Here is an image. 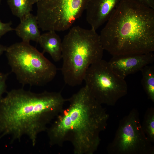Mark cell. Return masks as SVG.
Masks as SVG:
<instances>
[{"mask_svg":"<svg viewBox=\"0 0 154 154\" xmlns=\"http://www.w3.org/2000/svg\"><path fill=\"white\" fill-rule=\"evenodd\" d=\"M121 0H89L85 10L86 20L96 30L111 16Z\"/></svg>","mask_w":154,"mask_h":154,"instance_id":"10","label":"cell"},{"mask_svg":"<svg viewBox=\"0 0 154 154\" xmlns=\"http://www.w3.org/2000/svg\"><path fill=\"white\" fill-rule=\"evenodd\" d=\"M9 74V73L5 74L0 72V100L3 98V94L7 92L6 81Z\"/></svg>","mask_w":154,"mask_h":154,"instance_id":"16","label":"cell"},{"mask_svg":"<svg viewBox=\"0 0 154 154\" xmlns=\"http://www.w3.org/2000/svg\"><path fill=\"white\" fill-rule=\"evenodd\" d=\"M141 83L148 98L154 102V66L147 65L140 71Z\"/></svg>","mask_w":154,"mask_h":154,"instance_id":"13","label":"cell"},{"mask_svg":"<svg viewBox=\"0 0 154 154\" xmlns=\"http://www.w3.org/2000/svg\"><path fill=\"white\" fill-rule=\"evenodd\" d=\"M104 49L96 30L72 27L62 41V73L71 86L81 84L90 66L102 59Z\"/></svg>","mask_w":154,"mask_h":154,"instance_id":"4","label":"cell"},{"mask_svg":"<svg viewBox=\"0 0 154 154\" xmlns=\"http://www.w3.org/2000/svg\"><path fill=\"white\" fill-rule=\"evenodd\" d=\"M104 50L112 56L154 51V9L121 0L101 30Z\"/></svg>","mask_w":154,"mask_h":154,"instance_id":"3","label":"cell"},{"mask_svg":"<svg viewBox=\"0 0 154 154\" xmlns=\"http://www.w3.org/2000/svg\"><path fill=\"white\" fill-rule=\"evenodd\" d=\"M41 0H33V4L35 3H37Z\"/></svg>","mask_w":154,"mask_h":154,"instance_id":"20","label":"cell"},{"mask_svg":"<svg viewBox=\"0 0 154 154\" xmlns=\"http://www.w3.org/2000/svg\"><path fill=\"white\" fill-rule=\"evenodd\" d=\"M145 134L151 143L154 142V108H149L145 114L141 124Z\"/></svg>","mask_w":154,"mask_h":154,"instance_id":"15","label":"cell"},{"mask_svg":"<svg viewBox=\"0 0 154 154\" xmlns=\"http://www.w3.org/2000/svg\"><path fill=\"white\" fill-rule=\"evenodd\" d=\"M89 0H41L36 15L42 31H63L70 28L85 10Z\"/></svg>","mask_w":154,"mask_h":154,"instance_id":"7","label":"cell"},{"mask_svg":"<svg viewBox=\"0 0 154 154\" xmlns=\"http://www.w3.org/2000/svg\"><path fill=\"white\" fill-rule=\"evenodd\" d=\"M154 60V55L150 52L113 56L108 62L113 70L125 79L129 75L140 71Z\"/></svg>","mask_w":154,"mask_h":154,"instance_id":"9","label":"cell"},{"mask_svg":"<svg viewBox=\"0 0 154 154\" xmlns=\"http://www.w3.org/2000/svg\"><path fill=\"white\" fill-rule=\"evenodd\" d=\"M5 52L12 72L23 86H42L56 75V66L30 43H15Z\"/></svg>","mask_w":154,"mask_h":154,"instance_id":"5","label":"cell"},{"mask_svg":"<svg viewBox=\"0 0 154 154\" xmlns=\"http://www.w3.org/2000/svg\"><path fill=\"white\" fill-rule=\"evenodd\" d=\"M63 108L46 131L51 146L72 144L75 154H92L100 144L101 132L109 117L104 108L85 86L67 100Z\"/></svg>","mask_w":154,"mask_h":154,"instance_id":"1","label":"cell"},{"mask_svg":"<svg viewBox=\"0 0 154 154\" xmlns=\"http://www.w3.org/2000/svg\"><path fill=\"white\" fill-rule=\"evenodd\" d=\"M110 154H153L154 147L144 133L135 109L120 121L114 137L108 145Z\"/></svg>","mask_w":154,"mask_h":154,"instance_id":"8","label":"cell"},{"mask_svg":"<svg viewBox=\"0 0 154 154\" xmlns=\"http://www.w3.org/2000/svg\"><path fill=\"white\" fill-rule=\"evenodd\" d=\"M11 21L4 23L0 20V40L6 33L9 32L14 31V29L11 27Z\"/></svg>","mask_w":154,"mask_h":154,"instance_id":"17","label":"cell"},{"mask_svg":"<svg viewBox=\"0 0 154 154\" xmlns=\"http://www.w3.org/2000/svg\"><path fill=\"white\" fill-rule=\"evenodd\" d=\"M148 7L154 9V0H134Z\"/></svg>","mask_w":154,"mask_h":154,"instance_id":"18","label":"cell"},{"mask_svg":"<svg viewBox=\"0 0 154 154\" xmlns=\"http://www.w3.org/2000/svg\"><path fill=\"white\" fill-rule=\"evenodd\" d=\"M2 0H0V4L1 3Z\"/></svg>","mask_w":154,"mask_h":154,"instance_id":"21","label":"cell"},{"mask_svg":"<svg viewBox=\"0 0 154 154\" xmlns=\"http://www.w3.org/2000/svg\"><path fill=\"white\" fill-rule=\"evenodd\" d=\"M7 47L0 44V56L4 52H5Z\"/></svg>","mask_w":154,"mask_h":154,"instance_id":"19","label":"cell"},{"mask_svg":"<svg viewBox=\"0 0 154 154\" xmlns=\"http://www.w3.org/2000/svg\"><path fill=\"white\" fill-rule=\"evenodd\" d=\"M84 81L91 94L102 105L114 106L127 92L125 79L118 75L108 62L103 59L90 66Z\"/></svg>","mask_w":154,"mask_h":154,"instance_id":"6","label":"cell"},{"mask_svg":"<svg viewBox=\"0 0 154 154\" xmlns=\"http://www.w3.org/2000/svg\"><path fill=\"white\" fill-rule=\"evenodd\" d=\"M14 29L16 33L22 41L30 43L31 41L38 42L41 34L36 16L31 13L21 19Z\"/></svg>","mask_w":154,"mask_h":154,"instance_id":"11","label":"cell"},{"mask_svg":"<svg viewBox=\"0 0 154 154\" xmlns=\"http://www.w3.org/2000/svg\"><path fill=\"white\" fill-rule=\"evenodd\" d=\"M6 93L0 100V140L10 135L12 143L26 135L33 146L67 100L60 92L37 93L20 88Z\"/></svg>","mask_w":154,"mask_h":154,"instance_id":"2","label":"cell"},{"mask_svg":"<svg viewBox=\"0 0 154 154\" xmlns=\"http://www.w3.org/2000/svg\"><path fill=\"white\" fill-rule=\"evenodd\" d=\"M7 4L12 14L21 19L33 10V0H7Z\"/></svg>","mask_w":154,"mask_h":154,"instance_id":"14","label":"cell"},{"mask_svg":"<svg viewBox=\"0 0 154 154\" xmlns=\"http://www.w3.org/2000/svg\"><path fill=\"white\" fill-rule=\"evenodd\" d=\"M38 43L43 49L42 53L49 54L54 61L62 59V41L55 31H48L41 35Z\"/></svg>","mask_w":154,"mask_h":154,"instance_id":"12","label":"cell"}]
</instances>
